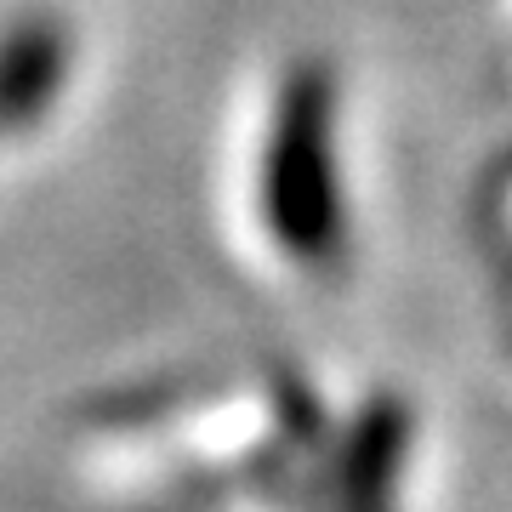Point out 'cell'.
Masks as SVG:
<instances>
[{"label": "cell", "instance_id": "1", "mask_svg": "<svg viewBox=\"0 0 512 512\" xmlns=\"http://www.w3.org/2000/svg\"><path fill=\"white\" fill-rule=\"evenodd\" d=\"M256 200L274 245L302 268H336L348 251V200L336 160V74L319 57H302L279 74Z\"/></svg>", "mask_w": 512, "mask_h": 512}, {"label": "cell", "instance_id": "2", "mask_svg": "<svg viewBox=\"0 0 512 512\" xmlns=\"http://www.w3.org/2000/svg\"><path fill=\"white\" fill-rule=\"evenodd\" d=\"M416 410L404 393H370L330 456V512H399Z\"/></svg>", "mask_w": 512, "mask_h": 512}, {"label": "cell", "instance_id": "3", "mask_svg": "<svg viewBox=\"0 0 512 512\" xmlns=\"http://www.w3.org/2000/svg\"><path fill=\"white\" fill-rule=\"evenodd\" d=\"M74 69V35L57 12H18L0 23V131H35L57 109Z\"/></svg>", "mask_w": 512, "mask_h": 512}, {"label": "cell", "instance_id": "4", "mask_svg": "<svg viewBox=\"0 0 512 512\" xmlns=\"http://www.w3.org/2000/svg\"><path fill=\"white\" fill-rule=\"evenodd\" d=\"M0 137H6V131H0Z\"/></svg>", "mask_w": 512, "mask_h": 512}]
</instances>
